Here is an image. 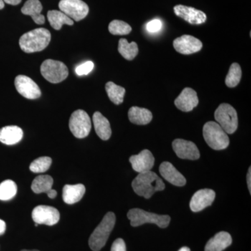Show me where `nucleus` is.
I'll use <instances>...</instances> for the list:
<instances>
[{
  "instance_id": "nucleus-1",
  "label": "nucleus",
  "mask_w": 251,
  "mask_h": 251,
  "mask_svg": "<svg viewBox=\"0 0 251 251\" xmlns=\"http://www.w3.org/2000/svg\"><path fill=\"white\" fill-rule=\"evenodd\" d=\"M132 188L138 196L150 199L157 191H163L166 185L156 173L150 171L139 173L132 181Z\"/></svg>"
},
{
  "instance_id": "nucleus-2",
  "label": "nucleus",
  "mask_w": 251,
  "mask_h": 251,
  "mask_svg": "<svg viewBox=\"0 0 251 251\" xmlns=\"http://www.w3.org/2000/svg\"><path fill=\"white\" fill-rule=\"evenodd\" d=\"M51 40V34L45 28H38L25 33L19 40L20 47L26 53L40 52L46 49Z\"/></svg>"
},
{
  "instance_id": "nucleus-3",
  "label": "nucleus",
  "mask_w": 251,
  "mask_h": 251,
  "mask_svg": "<svg viewBox=\"0 0 251 251\" xmlns=\"http://www.w3.org/2000/svg\"><path fill=\"white\" fill-rule=\"evenodd\" d=\"M116 216L113 212L107 213L100 224L96 227L89 239V246L94 251H99L106 244L109 236L115 227Z\"/></svg>"
},
{
  "instance_id": "nucleus-4",
  "label": "nucleus",
  "mask_w": 251,
  "mask_h": 251,
  "mask_svg": "<svg viewBox=\"0 0 251 251\" xmlns=\"http://www.w3.org/2000/svg\"><path fill=\"white\" fill-rule=\"evenodd\" d=\"M127 217L130 220V225L133 227H138L145 224H156L161 228H166L171 221V216L168 215H158L138 208L128 211Z\"/></svg>"
},
{
  "instance_id": "nucleus-5",
  "label": "nucleus",
  "mask_w": 251,
  "mask_h": 251,
  "mask_svg": "<svg viewBox=\"0 0 251 251\" xmlns=\"http://www.w3.org/2000/svg\"><path fill=\"white\" fill-rule=\"evenodd\" d=\"M203 137L213 150H225L229 146L228 135L217 122H206L203 126Z\"/></svg>"
},
{
  "instance_id": "nucleus-6",
  "label": "nucleus",
  "mask_w": 251,
  "mask_h": 251,
  "mask_svg": "<svg viewBox=\"0 0 251 251\" xmlns=\"http://www.w3.org/2000/svg\"><path fill=\"white\" fill-rule=\"evenodd\" d=\"M216 121L227 134H232L237 129L238 117L235 109L227 103H222L214 113Z\"/></svg>"
},
{
  "instance_id": "nucleus-7",
  "label": "nucleus",
  "mask_w": 251,
  "mask_h": 251,
  "mask_svg": "<svg viewBox=\"0 0 251 251\" xmlns=\"http://www.w3.org/2000/svg\"><path fill=\"white\" fill-rule=\"evenodd\" d=\"M41 75L51 83H59L69 75V70L64 63L53 59H46L41 66Z\"/></svg>"
},
{
  "instance_id": "nucleus-8",
  "label": "nucleus",
  "mask_w": 251,
  "mask_h": 251,
  "mask_svg": "<svg viewBox=\"0 0 251 251\" xmlns=\"http://www.w3.org/2000/svg\"><path fill=\"white\" fill-rule=\"evenodd\" d=\"M69 128L75 138H86L90 134L92 128V123L88 114L82 110H77L73 112L69 120Z\"/></svg>"
},
{
  "instance_id": "nucleus-9",
  "label": "nucleus",
  "mask_w": 251,
  "mask_h": 251,
  "mask_svg": "<svg viewBox=\"0 0 251 251\" xmlns=\"http://www.w3.org/2000/svg\"><path fill=\"white\" fill-rule=\"evenodd\" d=\"M59 9L73 21H80L89 13L88 5L82 0H61Z\"/></svg>"
},
{
  "instance_id": "nucleus-10",
  "label": "nucleus",
  "mask_w": 251,
  "mask_h": 251,
  "mask_svg": "<svg viewBox=\"0 0 251 251\" xmlns=\"http://www.w3.org/2000/svg\"><path fill=\"white\" fill-rule=\"evenodd\" d=\"M33 221L35 224L52 226L57 224L60 219L59 211L53 206L39 205L32 211Z\"/></svg>"
},
{
  "instance_id": "nucleus-11",
  "label": "nucleus",
  "mask_w": 251,
  "mask_h": 251,
  "mask_svg": "<svg viewBox=\"0 0 251 251\" xmlns=\"http://www.w3.org/2000/svg\"><path fill=\"white\" fill-rule=\"evenodd\" d=\"M15 86L18 93L25 98L36 99L41 97V92L37 84L30 77L20 75L15 79Z\"/></svg>"
},
{
  "instance_id": "nucleus-12",
  "label": "nucleus",
  "mask_w": 251,
  "mask_h": 251,
  "mask_svg": "<svg viewBox=\"0 0 251 251\" xmlns=\"http://www.w3.org/2000/svg\"><path fill=\"white\" fill-rule=\"evenodd\" d=\"M173 148L176 156L181 159L198 160L201 156L199 150L193 142L176 139L173 142Z\"/></svg>"
},
{
  "instance_id": "nucleus-13",
  "label": "nucleus",
  "mask_w": 251,
  "mask_h": 251,
  "mask_svg": "<svg viewBox=\"0 0 251 251\" xmlns=\"http://www.w3.org/2000/svg\"><path fill=\"white\" fill-rule=\"evenodd\" d=\"M173 46L179 53L191 54L199 52L202 49V43L194 36L183 35L175 39Z\"/></svg>"
},
{
  "instance_id": "nucleus-14",
  "label": "nucleus",
  "mask_w": 251,
  "mask_h": 251,
  "mask_svg": "<svg viewBox=\"0 0 251 251\" xmlns=\"http://www.w3.org/2000/svg\"><path fill=\"white\" fill-rule=\"evenodd\" d=\"M216 198V193L213 190L201 189L193 195L190 202V208L193 212H198L211 205Z\"/></svg>"
},
{
  "instance_id": "nucleus-15",
  "label": "nucleus",
  "mask_w": 251,
  "mask_h": 251,
  "mask_svg": "<svg viewBox=\"0 0 251 251\" xmlns=\"http://www.w3.org/2000/svg\"><path fill=\"white\" fill-rule=\"evenodd\" d=\"M174 12L176 16L182 18L190 24H202L206 20V14L203 11L184 5L175 6Z\"/></svg>"
},
{
  "instance_id": "nucleus-16",
  "label": "nucleus",
  "mask_w": 251,
  "mask_h": 251,
  "mask_svg": "<svg viewBox=\"0 0 251 251\" xmlns=\"http://www.w3.org/2000/svg\"><path fill=\"white\" fill-rule=\"evenodd\" d=\"M129 161L132 168L138 173L150 171L154 166L155 158L148 150H144L138 155L130 157Z\"/></svg>"
},
{
  "instance_id": "nucleus-17",
  "label": "nucleus",
  "mask_w": 251,
  "mask_h": 251,
  "mask_svg": "<svg viewBox=\"0 0 251 251\" xmlns=\"http://www.w3.org/2000/svg\"><path fill=\"white\" fill-rule=\"evenodd\" d=\"M199 103L197 93L193 89L186 87L175 100L176 108L183 112L192 111Z\"/></svg>"
},
{
  "instance_id": "nucleus-18",
  "label": "nucleus",
  "mask_w": 251,
  "mask_h": 251,
  "mask_svg": "<svg viewBox=\"0 0 251 251\" xmlns=\"http://www.w3.org/2000/svg\"><path fill=\"white\" fill-rule=\"evenodd\" d=\"M161 176L171 184L176 186H184L186 183V178L180 173L170 162H163L159 167Z\"/></svg>"
},
{
  "instance_id": "nucleus-19",
  "label": "nucleus",
  "mask_w": 251,
  "mask_h": 251,
  "mask_svg": "<svg viewBox=\"0 0 251 251\" xmlns=\"http://www.w3.org/2000/svg\"><path fill=\"white\" fill-rule=\"evenodd\" d=\"M86 191L83 184L65 185L63 188V201L67 204H75L82 199Z\"/></svg>"
},
{
  "instance_id": "nucleus-20",
  "label": "nucleus",
  "mask_w": 251,
  "mask_h": 251,
  "mask_svg": "<svg viewBox=\"0 0 251 251\" xmlns=\"http://www.w3.org/2000/svg\"><path fill=\"white\" fill-rule=\"evenodd\" d=\"M232 243V237L228 232H220L208 241L204 251H223Z\"/></svg>"
},
{
  "instance_id": "nucleus-21",
  "label": "nucleus",
  "mask_w": 251,
  "mask_h": 251,
  "mask_svg": "<svg viewBox=\"0 0 251 251\" xmlns=\"http://www.w3.org/2000/svg\"><path fill=\"white\" fill-rule=\"evenodd\" d=\"M23 137V130L17 126H7L0 129V142L5 145H16Z\"/></svg>"
},
{
  "instance_id": "nucleus-22",
  "label": "nucleus",
  "mask_w": 251,
  "mask_h": 251,
  "mask_svg": "<svg viewBox=\"0 0 251 251\" xmlns=\"http://www.w3.org/2000/svg\"><path fill=\"white\" fill-rule=\"evenodd\" d=\"M42 10V4L39 0H27L21 11L23 14L31 16L36 24L43 25L45 23V17L41 14Z\"/></svg>"
},
{
  "instance_id": "nucleus-23",
  "label": "nucleus",
  "mask_w": 251,
  "mask_h": 251,
  "mask_svg": "<svg viewBox=\"0 0 251 251\" xmlns=\"http://www.w3.org/2000/svg\"><path fill=\"white\" fill-rule=\"evenodd\" d=\"M93 123L96 133L100 139H110L112 135V130L108 119L105 118L100 112H96L93 115Z\"/></svg>"
},
{
  "instance_id": "nucleus-24",
  "label": "nucleus",
  "mask_w": 251,
  "mask_h": 251,
  "mask_svg": "<svg viewBox=\"0 0 251 251\" xmlns=\"http://www.w3.org/2000/svg\"><path fill=\"white\" fill-rule=\"evenodd\" d=\"M128 119L131 123L137 125H146L152 120V113L148 109L131 107L128 110Z\"/></svg>"
},
{
  "instance_id": "nucleus-25",
  "label": "nucleus",
  "mask_w": 251,
  "mask_h": 251,
  "mask_svg": "<svg viewBox=\"0 0 251 251\" xmlns=\"http://www.w3.org/2000/svg\"><path fill=\"white\" fill-rule=\"evenodd\" d=\"M47 18L50 25L56 30L61 29L64 25H73L74 23V21L68 17L67 15L57 10L49 11L48 12Z\"/></svg>"
},
{
  "instance_id": "nucleus-26",
  "label": "nucleus",
  "mask_w": 251,
  "mask_h": 251,
  "mask_svg": "<svg viewBox=\"0 0 251 251\" xmlns=\"http://www.w3.org/2000/svg\"><path fill=\"white\" fill-rule=\"evenodd\" d=\"M53 185V179L50 175H39L36 176L32 181L31 188L33 192L39 194V193L49 192L52 189Z\"/></svg>"
},
{
  "instance_id": "nucleus-27",
  "label": "nucleus",
  "mask_w": 251,
  "mask_h": 251,
  "mask_svg": "<svg viewBox=\"0 0 251 251\" xmlns=\"http://www.w3.org/2000/svg\"><path fill=\"white\" fill-rule=\"evenodd\" d=\"M118 51L124 58L128 61L133 60L138 54V47L136 43H128L125 39L119 41Z\"/></svg>"
},
{
  "instance_id": "nucleus-28",
  "label": "nucleus",
  "mask_w": 251,
  "mask_h": 251,
  "mask_svg": "<svg viewBox=\"0 0 251 251\" xmlns=\"http://www.w3.org/2000/svg\"><path fill=\"white\" fill-rule=\"evenodd\" d=\"M105 90L109 99L115 105H120L123 103L126 90L121 86L117 85L112 82H107L105 85Z\"/></svg>"
},
{
  "instance_id": "nucleus-29",
  "label": "nucleus",
  "mask_w": 251,
  "mask_h": 251,
  "mask_svg": "<svg viewBox=\"0 0 251 251\" xmlns=\"http://www.w3.org/2000/svg\"><path fill=\"white\" fill-rule=\"evenodd\" d=\"M17 185L12 180H5L0 184V201H7L12 199L17 193Z\"/></svg>"
},
{
  "instance_id": "nucleus-30",
  "label": "nucleus",
  "mask_w": 251,
  "mask_h": 251,
  "mask_svg": "<svg viewBox=\"0 0 251 251\" xmlns=\"http://www.w3.org/2000/svg\"><path fill=\"white\" fill-rule=\"evenodd\" d=\"M242 69L237 63H233L229 67L228 74L226 78V85L230 88L239 85L242 78Z\"/></svg>"
},
{
  "instance_id": "nucleus-31",
  "label": "nucleus",
  "mask_w": 251,
  "mask_h": 251,
  "mask_svg": "<svg viewBox=\"0 0 251 251\" xmlns=\"http://www.w3.org/2000/svg\"><path fill=\"white\" fill-rule=\"evenodd\" d=\"M108 30L113 35H127L132 31V28L128 23L114 20L109 24Z\"/></svg>"
},
{
  "instance_id": "nucleus-32",
  "label": "nucleus",
  "mask_w": 251,
  "mask_h": 251,
  "mask_svg": "<svg viewBox=\"0 0 251 251\" xmlns=\"http://www.w3.org/2000/svg\"><path fill=\"white\" fill-rule=\"evenodd\" d=\"M52 164V158L48 156L40 157L34 160L29 166V169L34 173H45Z\"/></svg>"
},
{
  "instance_id": "nucleus-33",
  "label": "nucleus",
  "mask_w": 251,
  "mask_h": 251,
  "mask_svg": "<svg viewBox=\"0 0 251 251\" xmlns=\"http://www.w3.org/2000/svg\"><path fill=\"white\" fill-rule=\"evenodd\" d=\"M93 69L94 63L91 62V61H88V62L83 63V64L77 67L75 69V73H76L77 75H87L92 72Z\"/></svg>"
},
{
  "instance_id": "nucleus-34",
  "label": "nucleus",
  "mask_w": 251,
  "mask_h": 251,
  "mask_svg": "<svg viewBox=\"0 0 251 251\" xmlns=\"http://www.w3.org/2000/svg\"><path fill=\"white\" fill-rule=\"evenodd\" d=\"M162 27V23L160 20L155 19L150 21L147 25V30L150 33H156L161 30Z\"/></svg>"
},
{
  "instance_id": "nucleus-35",
  "label": "nucleus",
  "mask_w": 251,
  "mask_h": 251,
  "mask_svg": "<svg viewBox=\"0 0 251 251\" xmlns=\"http://www.w3.org/2000/svg\"><path fill=\"white\" fill-rule=\"evenodd\" d=\"M111 251H126L125 241L122 239H117L112 244Z\"/></svg>"
},
{
  "instance_id": "nucleus-36",
  "label": "nucleus",
  "mask_w": 251,
  "mask_h": 251,
  "mask_svg": "<svg viewBox=\"0 0 251 251\" xmlns=\"http://www.w3.org/2000/svg\"><path fill=\"white\" fill-rule=\"evenodd\" d=\"M6 228V223L3 220L0 219V235L4 233Z\"/></svg>"
},
{
  "instance_id": "nucleus-37",
  "label": "nucleus",
  "mask_w": 251,
  "mask_h": 251,
  "mask_svg": "<svg viewBox=\"0 0 251 251\" xmlns=\"http://www.w3.org/2000/svg\"><path fill=\"white\" fill-rule=\"evenodd\" d=\"M251 167L249 168V172H248L247 174V184L248 188H249V192L251 193Z\"/></svg>"
},
{
  "instance_id": "nucleus-38",
  "label": "nucleus",
  "mask_w": 251,
  "mask_h": 251,
  "mask_svg": "<svg viewBox=\"0 0 251 251\" xmlns=\"http://www.w3.org/2000/svg\"><path fill=\"white\" fill-rule=\"evenodd\" d=\"M3 1L6 4L16 6V5L19 4L22 0H3Z\"/></svg>"
},
{
  "instance_id": "nucleus-39",
  "label": "nucleus",
  "mask_w": 251,
  "mask_h": 251,
  "mask_svg": "<svg viewBox=\"0 0 251 251\" xmlns=\"http://www.w3.org/2000/svg\"><path fill=\"white\" fill-rule=\"evenodd\" d=\"M47 195L50 199H54V198H55L56 196H57V191L52 188V189L50 190L49 192L47 193Z\"/></svg>"
},
{
  "instance_id": "nucleus-40",
  "label": "nucleus",
  "mask_w": 251,
  "mask_h": 251,
  "mask_svg": "<svg viewBox=\"0 0 251 251\" xmlns=\"http://www.w3.org/2000/svg\"><path fill=\"white\" fill-rule=\"evenodd\" d=\"M179 251H191V250H190L189 248L182 247L181 249H179Z\"/></svg>"
},
{
  "instance_id": "nucleus-41",
  "label": "nucleus",
  "mask_w": 251,
  "mask_h": 251,
  "mask_svg": "<svg viewBox=\"0 0 251 251\" xmlns=\"http://www.w3.org/2000/svg\"><path fill=\"white\" fill-rule=\"evenodd\" d=\"M4 7V2L3 0H0V9H2Z\"/></svg>"
},
{
  "instance_id": "nucleus-42",
  "label": "nucleus",
  "mask_w": 251,
  "mask_h": 251,
  "mask_svg": "<svg viewBox=\"0 0 251 251\" xmlns=\"http://www.w3.org/2000/svg\"><path fill=\"white\" fill-rule=\"evenodd\" d=\"M21 251H38V250H26V249H25V250H22Z\"/></svg>"
}]
</instances>
